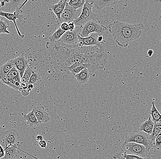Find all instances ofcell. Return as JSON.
I'll return each mask as SVG.
<instances>
[{
    "label": "cell",
    "mask_w": 161,
    "mask_h": 159,
    "mask_svg": "<svg viewBox=\"0 0 161 159\" xmlns=\"http://www.w3.org/2000/svg\"><path fill=\"white\" fill-rule=\"evenodd\" d=\"M81 12L79 10H75L69 5L67 2L65 4V9L61 14L59 21L67 24L73 22L75 19L80 16Z\"/></svg>",
    "instance_id": "obj_9"
},
{
    "label": "cell",
    "mask_w": 161,
    "mask_h": 159,
    "mask_svg": "<svg viewBox=\"0 0 161 159\" xmlns=\"http://www.w3.org/2000/svg\"><path fill=\"white\" fill-rule=\"evenodd\" d=\"M74 76L76 79V82L79 85H81L88 82L90 75L88 70L85 68Z\"/></svg>",
    "instance_id": "obj_15"
},
{
    "label": "cell",
    "mask_w": 161,
    "mask_h": 159,
    "mask_svg": "<svg viewBox=\"0 0 161 159\" xmlns=\"http://www.w3.org/2000/svg\"><path fill=\"white\" fill-rule=\"evenodd\" d=\"M66 2L67 1L65 0H61L59 1V3L57 4L51 5L49 8V10L52 11L56 16L57 20H60L61 14L65 9Z\"/></svg>",
    "instance_id": "obj_14"
},
{
    "label": "cell",
    "mask_w": 161,
    "mask_h": 159,
    "mask_svg": "<svg viewBox=\"0 0 161 159\" xmlns=\"http://www.w3.org/2000/svg\"><path fill=\"white\" fill-rule=\"evenodd\" d=\"M161 134L160 133L158 136L156 137L154 143L152 147L154 148L157 150H159L161 149Z\"/></svg>",
    "instance_id": "obj_29"
},
{
    "label": "cell",
    "mask_w": 161,
    "mask_h": 159,
    "mask_svg": "<svg viewBox=\"0 0 161 159\" xmlns=\"http://www.w3.org/2000/svg\"><path fill=\"white\" fill-rule=\"evenodd\" d=\"M5 155V151L2 152H0V158H2L4 157Z\"/></svg>",
    "instance_id": "obj_40"
},
{
    "label": "cell",
    "mask_w": 161,
    "mask_h": 159,
    "mask_svg": "<svg viewBox=\"0 0 161 159\" xmlns=\"http://www.w3.org/2000/svg\"><path fill=\"white\" fill-rule=\"evenodd\" d=\"M81 27H76L75 30L72 31H66L58 41L65 44L70 45H75L78 44V34L79 29Z\"/></svg>",
    "instance_id": "obj_10"
},
{
    "label": "cell",
    "mask_w": 161,
    "mask_h": 159,
    "mask_svg": "<svg viewBox=\"0 0 161 159\" xmlns=\"http://www.w3.org/2000/svg\"><path fill=\"white\" fill-rule=\"evenodd\" d=\"M15 147H16V149H18V150H21V151L25 153H26V154H27V155H29V156H30L34 158H35V159H39L37 158V157H35L34 156H32V155H30V154L26 152L25 151H24V150H21V149L19 148H17V147H16V146H15Z\"/></svg>",
    "instance_id": "obj_36"
},
{
    "label": "cell",
    "mask_w": 161,
    "mask_h": 159,
    "mask_svg": "<svg viewBox=\"0 0 161 159\" xmlns=\"http://www.w3.org/2000/svg\"><path fill=\"white\" fill-rule=\"evenodd\" d=\"M24 119L27 121V123L31 127L37 126L41 124L38 121L37 118L35 117L33 111L28 114L24 115Z\"/></svg>",
    "instance_id": "obj_19"
},
{
    "label": "cell",
    "mask_w": 161,
    "mask_h": 159,
    "mask_svg": "<svg viewBox=\"0 0 161 159\" xmlns=\"http://www.w3.org/2000/svg\"><path fill=\"white\" fill-rule=\"evenodd\" d=\"M161 122H156L154 123L153 128L152 131V133L149 135V139H150L151 143H152V146L153 144L154 143L155 140L159 134L161 133Z\"/></svg>",
    "instance_id": "obj_22"
},
{
    "label": "cell",
    "mask_w": 161,
    "mask_h": 159,
    "mask_svg": "<svg viewBox=\"0 0 161 159\" xmlns=\"http://www.w3.org/2000/svg\"><path fill=\"white\" fill-rule=\"evenodd\" d=\"M85 68H86L84 66H78V67H75V68H73V69H71V70H70L69 72H71L73 75L75 76V75L78 74V73H79L80 71H82L83 69H85Z\"/></svg>",
    "instance_id": "obj_30"
},
{
    "label": "cell",
    "mask_w": 161,
    "mask_h": 159,
    "mask_svg": "<svg viewBox=\"0 0 161 159\" xmlns=\"http://www.w3.org/2000/svg\"><path fill=\"white\" fill-rule=\"evenodd\" d=\"M39 145L40 146V147L42 148H46L47 147V143L44 140L39 141Z\"/></svg>",
    "instance_id": "obj_33"
},
{
    "label": "cell",
    "mask_w": 161,
    "mask_h": 159,
    "mask_svg": "<svg viewBox=\"0 0 161 159\" xmlns=\"http://www.w3.org/2000/svg\"><path fill=\"white\" fill-rule=\"evenodd\" d=\"M43 137L42 136L38 135V136L36 138V140L38 141H40L43 140Z\"/></svg>",
    "instance_id": "obj_39"
},
{
    "label": "cell",
    "mask_w": 161,
    "mask_h": 159,
    "mask_svg": "<svg viewBox=\"0 0 161 159\" xmlns=\"http://www.w3.org/2000/svg\"><path fill=\"white\" fill-rule=\"evenodd\" d=\"M8 27L9 24L8 21L0 19V34H10V31L8 30Z\"/></svg>",
    "instance_id": "obj_27"
},
{
    "label": "cell",
    "mask_w": 161,
    "mask_h": 159,
    "mask_svg": "<svg viewBox=\"0 0 161 159\" xmlns=\"http://www.w3.org/2000/svg\"><path fill=\"white\" fill-rule=\"evenodd\" d=\"M14 80L21 81V77H20L19 71L14 67H13L10 70V72L6 75V77L1 80V81L2 82H3Z\"/></svg>",
    "instance_id": "obj_18"
},
{
    "label": "cell",
    "mask_w": 161,
    "mask_h": 159,
    "mask_svg": "<svg viewBox=\"0 0 161 159\" xmlns=\"http://www.w3.org/2000/svg\"><path fill=\"white\" fill-rule=\"evenodd\" d=\"M114 158L116 159H125L123 156L122 154H120L119 153H116L114 156Z\"/></svg>",
    "instance_id": "obj_35"
},
{
    "label": "cell",
    "mask_w": 161,
    "mask_h": 159,
    "mask_svg": "<svg viewBox=\"0 0 161 159\" xmlns=\"http://www.w3.org/2000/svg\"><path fill=\"white\" fill-rule=\"evenodd\" d=\"M4 151H5V150L3 148L2 146L0 145V152H2Z\"/></svg>",
    "instance_id": "obj_42"
},
{
    "label": "cell",
    "mask_w": 161,
    "mask_h": 159,
    "mask_svg": "<svg viewBox=\"0 0 161 159\" xmlns=\"http://www.w3.org/2000/svg\"><path fill=\"white\" fill-rule=\"evenodd\" d=\"M33 71H34L32 66L31 65L28 66L24 72L23 77L21 78V82L25 84H28L30 76L32 75Z\"/></svg>",
    "instance_id": "obj_23"
},
{
    "label": "cell",
    "mask_w": 161,
    "mask_h": 159,
    "mask_svg": "<svg viewBox=\"0 0 161 159\" xmlns=\"http://www.w3.org/2000/svg\"><path fill=\"white\" fill-rule=\"evenodd\" d=\"M27 2H28V1H25L22 4L21 7H17L15 9V11H14V13H8V12L0 11V16L4 17V18H6L8 20L14 22L18 35L22 38H24L25 37V36L24 35H22L21 32H20L19 28H18L17 24H16V20H19L20 21H22V20H24V17L23 15V11L21 9H22V7H23V6L25 5V3Z\"/></svg>",
    "instance_id": "obj_7"
},
{
    "label": "cell",
    "mask_w": 161,
    "mask_h": 159,
    "mask_svg": "<svg viewBox=\"0 0 161 159\" xmlns=\"http://www.w3.org/2000/svg\"><path fill=\"white\" fill-rule=\"evenodd\" d=\"M85 2L84 0H70L68 3L74 9L78 10L82 8Z\"/></svg>",
    "instance_id": "obj_26"
},
{
    "label": "cell",
    "mask_w": 161,
    "mask_h": 159,
    "mask_svg": "<svg viewBox=\"0 0 161 159\" xmlns=\"http://www.w3.org/2000/svg\"><path fill=\"white\" fill-rule=\"evenodd\" d=\"M116 1L114 0H109V1H99L97 0L94 1L92 5V10L93 12L94 11L99 10L102 9L105 7H108L114 4Z\"/></svg>",
    "instance_id": "obj_16"
},
{
    "label": "cell",
    "mask_w": 161,
    "mask_h": 159,
    "mask_svg": "<svg viewBox=\"0 0 161 159\" xmlns=\"http://www.w3.org/2000/svg\"><path fill=\"white\" fill-rule=\"evenodd\" d=\"M0 7H1V1H0Z\"/></svg>",
    "instance_id": "obj_43"
},
{
    "label": "cell",
    "mask_w": 161,
    "mask_h": 159,
    "mask_svg": "<svg viewBox=\"0 0 161 159\" xmlns=\"http://www.w3.org/2000/svg\"><path fill=\"white\" fill-rule=\"evenodd\" d=\"M68 27H69V31H72L75 30V24H74L73 22H71V23L68 24Z\"/></svg>",
    "instance_id": "obj_34"
},
{
    "label": "cell",
    "mask_w": 161,
    "mask_h": 159,
    "mask_svg": "<svg viewBox=\"0 0 161 159\" xmlns=\"http://www.w3.org/2000/svg\"><path fill=\"white\" fill-rule=\"evenodd\" d=\"M122 155L125 159H147L146 158L140 157L133 155H126L125 154H123Z\"/></svg>",
    "instance_id": "obj_31"
},
{
    "label": "cell",
    "mask_w": 161,
    "mask_h": 159,
    "mask_svg": "<svg viewBox=\"0 0 161 159\" xmlns=\"http://www.w3.org/2000/svg\"><path fill=\"white\" fill-rule=\"evenodd\" d=\"M16 147L15 146L7 148L5 149V156L6 159H13L15 158L16 154Z\"/></svg>",
    "instance_id": "obj_25"
},
{
    "label": "cell",
    "mask_w": 161,
    "mask_h": 159,
    "mask_svg": "<svg viewBox=\"0 0 161 159\" xmlns=\"http://www.w3.org/2000/svg\"><path fill=\"white\" fill-rule=\"evenodd\" d=\"M33 111L35 117L40 123H47L50 121V117L49 114L45 111L43 106L41 105L35 106L33 109Z\"/></svg>",
    "instance_id": "obj_13"
},
{
    "label": "cell",
    "mask_w": 161,
    "mask_h": 159,
    "mask_svg": "<svg viewBox=\"0 0 161 159\" xmlns=\"http://www.w3.org/2000/svg\"><path fill=\"white\" fill-rule=\"evenodd\" d=\"M50 60L55 68L61 71H67L75 63L87 64L95 72L105 68L108 56L104 49L96 46H82L70 45L60 41L47 42Z\"/></svg>",
    "instance_id": "obj_1"
},
{
    "label": "cell",
    "mask_w": 161,
    "mask_h": 159,
    "mask_svg": "<svg viewBox=\"0 0 161 159\" xmlns=\"http://www.w3.org/2000/svg\"><path fill=\"white\" fill-rule=\"evenodd\" d=\"M133 142L140 144L145 147L148 151L152 147L149 135L143 132H134L125 138L124 143Z\"/></svg>",
    "instance_id": "obj_6"
},
{
    "label": "cell",
    "mask_w": 161,
    "mask_h": 159,
    "mask_svg": "<svg viewBox=\"0 0 161 159\" xmlns=\"http://www.w3.org/2000/svg\"><path fill=\"white\" fill-rule=\"evenodd\" d=\"M120 149L124 154L142 158H146L148 152L144 146L133 142L124 143Z\"/></svg>",
    "instance_id": "obj_4"
},
{
    "label": "cell",
    "mask_w": 161,
    "mask_h": 159,
    "mask_svg": "<svg viewBox=\"0 0 161 159\" xmlns=\"http://www.w3.org/2000/svg\"><path fill=\"white\" fill-rule=\"evenodd\" d=\"M81 32L79 35L82 38L88 37L89 35L95 33L98 36H102L107 28L94 21H91L84 24L81 27Z\"/></svg>",
    "instance_id": "obj_5"
},
{
    "label": "cell",
    "mask_w": 161,
    "mask_h": 159,
    "mask_svg": "<svg viewBox=\"0 0 161 159\" xmlns=\"http://www.w3.org/2000/svg\"><path fill=\"white\" fill-rule=\"evenodd\" d=\"M39 74L37 72L33 71L32 75L30 76L28 84H34L36 83L39 79Z\"/></svg>",
    "instance_id": "obj_28"
},
{
    "label": "cell",
    "mask_w": 161,
    "mask_h": 159,
    "mask_svg": "<svg viewBox=\"0 0 161 159\" xmlns=\"http://www.w3.org/2000/svg\"><path fill=\"white\" fill-rule=\"evenodd\" d=\"M13 62L14 67L20 74L21 78L23 77V74L26 68L28 67V61L23 55H20L15 59H11Z\"/></svg>",
    "instance_id": "obj_12"
},
{
    "label": "cell",
    "mask_w": 161,
    "mask_h": 159,
    "mask_svg": "<svg viewBox=\"0 0 161 159\" xmlns=\"http://www.w3.org/2000/svg\"><path fill=\"white\" fill-rule=\"evenodd\" d=\"M94 1H85L82 7L80 16L73 21L75 27H81L84 24L91 21L97 22L99 16L92 11V8Z\"/></svg>",
    "instance_id": "obj_3"
},
{
    "label": "cell",
    "mask_w": 161,
    "mask_h": 159,
    "mask_svg": "<svg viewBox=\"0 0 161 159\" xmlns=\"http://www.w3.org/2000/svg\"><path fill=\"white\" fill-rule=\"evenodd\" d=\"M65 31H62L61 28L59 27L56 31L53 33L52 36L49 37V40L50 42H54V41H58L60 40L61 37L64 35Z\"/></svg>",
    "instance_id": "obj_24"
},
{
    "label": "cell",
    "mask_w": 161,
    "mask_h": 159,
    "mask_svg": "<svg viewBox=\"0 0 161 159\" xmlns=\"http://www.w3.org/2000/svg\"><path fill=\"white\" fill-rule=\"evenodd\" d=\"M154 51L153 50H149L147 51V54L149 57H152Z\"/></svg>",
    "instance_id": "obj_38"
},
{
    "label": "cell",
    "mask_w": 161,
    "mask_h": 159,
    "mask_svg": "<svg viewBox=\"0 0 161 159\" xmlns=\"http://www.w3.org/2000/svg\"><path fill=\"white\" fill-rule=\"evenodd\" d=\"M1 7H4L6 5V3L5 1H1Z\"/></svg>",
    "instance_id": "obj_41"
},
{
    "label": "cell",
    "mask_w": 161,
    "mask_h": 159,
    "mask_svg": "<svg viewBox=\"0 0 161 159\" xmlns=\"http://www.w3.org/2000/svg\"><path fill=\"white\" fill-rule=\"evenodd\" d=\"M143 27L142 24H130L115 21L108 28L118 46L126 47L132 41L141 37Z\"/></svg>",
    "instance_id": "obj_2"
},
{
    "label": "cell",
    "mask_w": 161,
    "mask_h": 159,
    "mask_svg": "<svg viewBox=\"0 0 161 159\" xmlns=\"http://www.w3.org/2000/svg\"><path fill=\"white\" fill-rule=\"evenodd\" d=\"M80 33L78 34V43L77 45L80 47L82 46H96L99 48H103L101 43L97 41V38L94 36L95 33L91 34L88 37L82 38L80 37Z\"/></svg>",
    "instance_id": "obj_11"
},
{
    "label": "cell",
    "mask_w": 161,
    "mask_h": 159,
    "mask_svg": "<svg viewBox=\"0 0 161 159\" xmlns=\"http://www.w3.org/2000/svg\"><path fill=\"white\" fill-rule=\"evenodd\" d=\"M154 125V122L152 121V118L149 117L147 120L141 124L139 126V129L141 132H143L150 135L152 133Z\"/></svg>",
    "instance_id": "obj_17"
},
{
    "label": "cell",
    "mask_w": 161,
    "mask_h": 159,
    "mask_svg": "<svg viewBox=\"0 0 161 159\" xmlns=\"http://www.w3.org/2000/svg\"><path fill=\"white\" fill-rule=\"evenodd\" d=\"M103 37L102 36H98L97 38V41L99 43L103 44L102 41H103Z\"/></svg>",
    "instance_id": "obj_37"
},
{
    "label": "cell",
    "mask_w": 161,
    "mask_h": 159,
    "mask_svg": "<svg viewBox=\"0 0 161 159\" xmlns=\"http://www.w3.org/2000/svg\"><path fill=\"white\" fill-rule=\"evenodd\" d=\"M60 28H61L62 31H69V27H68V24L66 23H61V26H60Z\"/></svg>",
    "instance_id": "obj_32"
},
{
    "label": "cell",
    "mask_w": 161,
    "mask_h": 159,
    "mask_svg": "<svg viewBox=\"0 0 161 159\" xmlns=\"http://www.w3.org/2000/svg\"><path fill=\"white\" fill-rule=\"evenodd\" d=\"M13 67H14V65L11 60L2 65L0 67V80H2V79L4 78Z\"/></svg>",
    "instance_id": "obj_20"
},
{
    "label": "cell",
    "mask_w": 161,
    "mask_h": 159,
    "mask_svg": "<svg viewBox=\"0 0 161 159\" xmlns=\"http://www.w3.org/2000/svg\"><path fill=\"white\" fill-rule=\"evenodd\" d=\"M1 137L4 143L6 148L15 146L19 139V132L15 129H11L2 133Z\"/></svg>",
    "instance_id": "obj_8"
},
{
    "label": "cell",
    "mask_w": 161,
    "mask_h": 159,
    "mask_svg": "<svg viewBox=\"0 0 161 159\" xmlns=\"http://www.w3.org/2000/svg\"><path fill=\"white\" fill-rule=\"evenodd\" d=\"M152 109L150 111L149 113L152 117V121L154 123L156 122H161V115L160 113L158 111L157 109L156 108L155 102H152Z\"/></svg>",
    "instance_id": "obj_21"
}]
</instances>
